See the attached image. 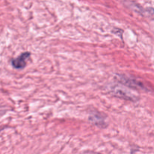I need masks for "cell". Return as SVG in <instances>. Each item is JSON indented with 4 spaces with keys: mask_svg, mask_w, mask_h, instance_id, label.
I'll return each mask as SVG.
<instances>
[{
    "mask_svg": "<svg viewBox=\"0 0 154 154\" xmlns=\"http://www.w3.org/2000/svg\"><path fill=\"white\" fill-rule=\"evenodd\" d=\"M31 56V54L29 52H25L20 55L17 58L11 60V64L14 69H23L26 64V61L29 59V57Z\"/></svg>",
    "mask_w": 154,
    "mask_h": 154,
    "instance_id": "cell-1",
    "label": "cell"
}]
</instances>
